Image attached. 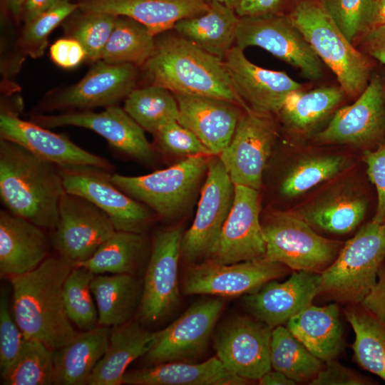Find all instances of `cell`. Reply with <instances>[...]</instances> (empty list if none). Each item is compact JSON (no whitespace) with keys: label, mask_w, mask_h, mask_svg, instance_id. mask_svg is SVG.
I'll use <instances>...</instances> for the list:
<instances>
[{"label":"cell","mask_w":385,"mask_h":385,"mask_svg":"<svg viewBox=\"0 0 385 385\" xmlns=\"http://www.w3.org/2000/svg\"><path fill=\"white\" fill-rule=\"evenodd\" d=\"M73 267L64 257L48 256L34 270L9 277L14 319L26 339L55 350L78 334L63 302V284Z\"/></svg>","instance_id":"1"},{"label":"cell","mask_w":385,"mask_h":385,"mask_svg":"<svg viewBox=\"0 0 385 385\" xmlns=\"http://www.w3.org/2000/svg\"><path fill=\"white\" fill-rule=\"evenodd\" d=\"M168 31L155 36L153 53L141 66L148 85L173 94L223 99L248 109L235 92L222 59Z\"/></svg>","instance_id":"2"},{"label":"cell","mask_w":385,"mask_h":385,"mask_svg":"<svg viewBox=\"0 0 385 385\" xmlns=\"http://www.w3.org/2000/svg\"><path fill=\"white\" fill-rule=\"evenodd\" d=\"M64 192L58 165L0 139V197L6 210L53 230Z\"/></svg>","instance_id":"3"},{"label":"cell","mask_w":385,"mask_h":385,"mask_svg":"<svg viewBox=\"0 0 385 385\" xmlns=\"http://www.w3.org/2000/svg\"><path fill=\"white\" fill-rule=\"evenodd\" d=\"M385 260V222L371 219L344 243L334 262L321 273L318 297L337 303H361Z\"/></svg>","instance_id":"4"},{"label":"cell","mask_w":385,"mask_h":385,"mask_svg":"<svg viewBox=\"0 0 385 385\" xmlns=\"http://www.w3.org/2000/svg\"><path fill=\"white\" fill-rule=\"evenodd\" d=\"M315 53L335 74L342 91L362 92L370 65L340 31L317 0H302L289 16Z\"/></svg>","instance_id":"5"},{"label":"cell","mask_w":385,"mask_h":385,"mask_svg":"<svg viewBox=\"0 0 385 385\" xmlns=\"http://www.w3.org/2000/svg\"><path fill=\"white\" fill-rule=\"evenodd\" d=\"M261 225L265 258L292 271L321 274L334 262L344 243L324 237L292 212L273 211Z\"/></svg>","instance_id":"6"},{"label":"cell","mask_w":385,"mask_h":385,"mask_svg":"<svg viewBox=\"0 0 385 385\" xmlns=\"http://www.w3.org/2000/svg\"><path fill=\"white\" fill-rule=\"evenodd\" d=\"M208 160L205 155L189 156L173 166L144 175L111 174V181L156 215L170 219L186 207L207 173Z\"/></svg>","instance_id":"7"},{"label":"cell","mask_w":385,"mask_h":385,"mask_svg":"<svg viewBox=\"0 0 385 385\" xmlns=\"http://www.w3.org/2000/svg\"><path fill=\"white\" fill-rule=\"evenodd\" d=\"M138 78V67L133 64H112L99 60L77 83L47 94L34 113L116 106L136 88Z\"/></svg>","instance_id":"8"},{"label":"cell","mask_w":385,"mask_h":385,"mask_svg":"<svg viewBox=\"0 0 385 385\" xmlns=\"http://www.w3.org/2000/svg\"><path fill=\"white\" fill-rule=\"evenodd\" d=\"M58 168L65 191L98 206L110 217L115 230L144 233L148 229L155 213L115 186L111 171L91 165Z\"/></svg>","instance_id":"9"},{"label":"cell","mask_w":385,"mask_h":385,"mask_svg":"<svg viewBox=\"0 0 385 385\" xmlns=\"http://www.w3.org/2000/svg\"><path fill=\"white\" fill-rule=\"evenodd\" d=\"M235 43L242 49L260 47L298 68L309 80L323 75L322 61L289 17L275 14L240 17Z\"/></svg>","instance_id":"10"},{"label":"cell","mask_w":385,"mask_h":385,"mask_svg":"<svg viewBox=\"0 0 385 385\" xmlns=\"http://www.w3.org/2000/svg\"><path fill=\"white\" fill-rule=\"evenodd\" d=\"M115 231L110 217L78 195L64 192L51 244L58 255L73 265L87 260Z\"/></svg>","instance_id":"11"},{"label":"cell","mask_w":385,"mask_h":385,"mask_svg":"<svg viewBox=\"0 0 385 385\" xmlns=\"http://www.w3.org/2000/svg\"><path fill=\"white\" fill-rule=\"evenodd\" d=\"M206 175L194 221L181 242V257L190 263L207 257L234 200L235 185L218 155L209 158Z\"/></svg>","instance_id":"12"},{"label":"cell","mask_w":385,"mask_h":385,"mask_svg":"<svg viewBox=\"0 0 385 385\" xmlns=\"http://www.w3.org/2000/svg\"><path fill=\"white\" fill-rule=\"evenodd\" d=\"M183 235L181 227L159 230L154 235L138 309L146 322L164 318L180 303L178 271Z\"/></svg>","instance_id":"13"},{"label":"cell","mask_w":385,"mask_h":385,"mask_svg":"<svg viewBox=\"0 0 385 385\" xmlns=\"http://www.w3.org/2000/svg\"><path fill=\"white\" fill-rule=\"evenodd\" d=\"M292 272L285 265L269 261L265 257L232 264L207 260L187 270L183 288L186 294L244 296Z\"/></svg>","instance_id":"14"},{"label":"cell","mask_w":385,"mask_h":385,"mask_svg":"<svg viewBox=\"0 0 385 385\" xmlns=\"http://www.w3.org/2000/svg\"><path fill=\"white\" fill-rule=\"evenodd\" d=\"M30 120L47 128H87L102 136L112 149L121 155L146 163H150L154 158L145 130L123 108L117 106L107 107L100 112L86 110L58 114L34 113Z\"/></svg>","instance_id":"15"},{"label":"cell","mask_w":385,"mask_h":385,"mask_svg":"<svg viewBox=\"0 0 385 385\" xmlns=\"http://www.w3.org/2000/svg\"><path fill=\"white\" fill-rule=\"evenodd\" d=\"M224 307L220 298L196 302L180 317L157 332L155 342L145 355L155 364L169 361L194 362L205 351Z\"/></svg>","instance_id":"16"},{"label":"cell","mask_w":385,"mask_h":385,"mask_svg":"<svg viewBox=\"0 0 385 385\" xmlns=\"http://www.w3.org/2000/svg\"><path fill=\"white\" fill-rule=\"evenodd\" d=\"M316 138L322 143L354 145L364 153L385 143V98L380 78L374 76L353 104L339 109Z\"/></svg>","instance_id":"17"},{"label":"cell","mask_w":385,"mask_h":385,"mask_svg":"<svg viewBox=\"0 0 385 385\" xmlns=\"http://www.w3.org/2000/svg\"><path fill=\"white\" fill-rule=\"evenodd\" d=\"M272 328L253 317L236 316L218 329L214 339L216 356L234 374L258 380L270 371Z\"/></svg>","instance_id":"18"},{"label":"cell","mask_w":385,"mask_h":385,"mask_svg":"<svg viewBox=\"0 0 385 385\" xmlns=\"http://www.w3.org/2000/svg\"><path fill=\"white\" fill-rule=\"evenodd\" d=\"M260 215L258 190L235 185L231 210L207 260L232 264L265 258L266 242Z\"/></svg>","instance_id":"19"},{"label":"cell","mask_w":385,"mask_h":385,"mask_svg":"<svg viewBox=\"0 0 385 385\" xmlns=\"http://www.w3.org/2000/svg\"><path fill=\"white\" fill-rule=\"evenodd\" d=\"M276 134L267 115L245 110L230 143L218 155L234 185L260 188Z\"/></svg>","instance_id":"20"},{"label":"cell","mask_w":385,"mask_h":385,"mask_svg":"<svg viewBox=\"0 0 385 385\" xmlns=\"http://www.w3.org/2000/svg\"><path fill=\"white\" fill-rule=\"evenodd\" d=\"M367 187L359 182L339 183L292 212L317 232L346 235L361 224L376 200Z\"/></svg>","instance_id":"21"},{"label":"cell","mask_w":385,"mask_h":385,"mask_svg":"<svg viewBox=\"0 0 385 385\" xmlns=\"http://www.w3.org/2000/svg\"><path fill=\"white\" fill-rule=\"evenodd\" d=\"M0 138L21 145L41 159L63 165H91L112 171V164L72 142L66 135L56 133L19 113L1 108Z\"/></svg>","instance_id":"22"},{"label":"cell","mask_w":385,"mask_h":385,"mask_svg":"<svg viewBox=\"0 0 385 385\" xmlns=\"http://www.w3.org/2000/svg\"><path fill=\"white\" fill-rule=\"evenodd\" d=\"M243 50L235 45L223 59L235 92L254 112L267 115L279 113L287 96L301 90L302 86L284 72L254 64Z\"/></svg>","instance_id":"23"},{"label":"cell","mask_w":385,"mask_h":385,"mask_svg":"<svg viewBox=\"0 0 385 385\" xmlns=\"http://www.w3.org/2000/svg\"><path fill=\"white\" fill-rule=\"evenodd\" d=\"M321 274L292 271L283 282L272 279L257 291L244 295L247 311L272 329L286 324L318 297Z\"/></svg>","instance_id":"24"},{"label":"cell","mask_w":385,"mask_h":385,"mask_svg":"<svg viewBox=\"0 0 385 385\" xmlns=\"http://www.w3.org/2000/svg\"><path fill=\"white\" fill-rule=\"evenodd\" d=\"M174 95L179 108L178 122L192 131L211 155H219L230 143L245 109L223 99Z\"/></svg>","instance_id":"25"},{"label":"cell","mask_w":385,"mask_h":385,"mask_svg":"<svg viewBox=\"0 0 385 385\" xmlns=\"http://www.w3.org/2000/svg\"><path fill=\"white\" fill-rule=\"evenodd\" d=\"M78 9L125 16L144 25L154 36L173 29L179 21L209 9L206 0H78Z\"/></svg>","instance_id":"26"},{"label":"cell","mask_w":385,"mask_h":385,"mask_svg":"<svg viewBox=\"0 0 385 385\" xmlns=\"http://www.w3.org/2000/svg\"><path fill=\"white\" fill-rule=\"evenodd\" d=\"M43 228L6 210L0 211V274L11 277L36 268L49 252Z\"/></svg>","instance_id":"27"},{"label":"cell","mask_w":385,"mask_h":385,"mask_svg":"<svg viewBox=\"0 0 385 385\" xmlns=\"http://www.w3.org/2000/svg\"><path fill=\"white\" fill-rule=\"evenodd\" d=\"M250 381L228 371L217 356L201 362L169 361L126 371L127 385H242Z\"/></svg>","instance_id":"28"},{"label":"cell","mask_w":385,"mask_h":385,"mask_svg":"<svg viewBox=\"0 0 385 385\" xmlns=\"http://www.w3.org/2000/svg\"><path fill=\"white\" fill-rule=\"evenodd\" d=\"M286 327L323 362L336 359L344 348V329L337 302L323 307L312 304L292 317Z\"/></svg>","instance_id":"29"},{"label":"cell","mask_w":385,"mask_h":385,"mask_svg":"<svg viewBox=\"0 0 385 385\" xmlns=\"http://www.w3.org/2000/svg\"><path fill=\"white\" fill-rule=\"evenodd\" d=\"M157 332L128 321L111 328L107 349L95 367L88 385H120L129 364L145 356L154 345Z\"/></svg>","instance_id":"30"},{"label":"cell","mask_w":385,"mask_h":385,"mask_svg":"<svg viewBox=\"0 0 385 385\" xmlns=\"http://www.w3.org/2000/svg\"><path fill=\"white\" fill-rule=\"evenodd\" d=\"M111 332L109 327L98 325L53 350V384H88L107 349Z\"/></svg>","instance_id":"31"},{"label":"cell","mask_w":385,"mask_h":385,"mask_svg":"<svg viewBox=\"0 0 385 385\" xmlns=\"http://www.w3.org/2000/svg\"><path fill=\"white\" fill-rule=\"evenodd\" d=\"M207 11L179 21L173 29L180 36L221 59L235 43L240 17L232 6L217 1Z\"/></svg>","instance_id":"32"},{"label":"cell","mask_w":385,"mask_h":385,"mask_svg":"<svg viewBox=\"0 0 385 385\" xmlns=\"http://www.w3.org/2000/svg\"><path fill=\"white\" fill-rule=\"evenodd\" d=\"M91 292L98 314V325L116 327L130 321L138 310L143 280L129 274H95Z\"/></svg>","instance_id":"33"},{"label":"cell","mask_w":385,"mask_h":385,"mask_svg":"<svg viewBox=\"0 0 385 385\" xmlns=\"http://www.w3.org/2000/svg\"><path fill=\"white\" fill-rule=\"evenodd\" d=\"M150 252L143 233L115 230L86 261L74 264L95 274H136L148 262Z\"/></svg>","instance_id":"34"},{"label":"cell","mask_w":385,"mask_h":385,"mask_svg":"<svg viewBox=\"0 0 385 385\" xmlns=\"http://www.w3.org/2000/svg\"><path fill=\"white\" fill-rule=\"evenodd\" d=\"M354 332V361L385 382V324L361 303L346 304L344 310Z\"/></svg>","instance_id":"35"},{"label":"cell","mask_w":385,"mask_h":385,"mask_svg":"<svg viewBox=\"0 0 385 385\" xmlns=\"http://www.w3.org/2000/svg\"><path fill=\"white\" fill-rule=\"evenodd\" d=\"M155 41V36L144 25L132 18L118 16L101 60L141 67L153 53Z\"/></svg>","instance_id":"36"},{"label":"cell","mask_w":385,"mask_h":385,"mask_svg":"<svg viewBox=\"0 0 385 385\" xmlns=\"http://www.w3.org/2000/svg\"><path fill=\"white\" fill-rule=\"evenodd\" d=\"M324 363L312 354L284 325L272 329L270 364L296 383L308 382L317 375Z\"/></svg>","instance_id":"37"},{"label":"cell","mask_w":385,"mask_h":385,"mask_svg":"<svg viewBox=\"0 0 385 385\" xmlns=\"http://www.w3.org/2000/svg\"><path fill=\"white\" fill-rule=\"evenodd\" d=\"M123 109L144 130L153 135L163 125L178 121L179 116L175 95L155 85L133 89L125 99Z\"/></svg>","instance_id":"38"},{"label":"cell","mask_w":385,"mask_h":385,"mask_svg":"<svg viewBox=\"0 0 385 385\" xmlns=\"http://www.w3.org/2000/svg\"><path fill=\"white\" fill-rule=\"evenodd\" d=\"M341 88L324 87L309 92H292L279 113L284 122L297 130H307L325 118L342 101Z\"/></svg>","instance_id":"39"},{"label":"cell","mask_w":385,"mask_h":385,"mask_svg":"<svg viewBox=\"0 0 385 385\" xmlns=\"http://www.w3.org/2000/svg\"><path fill=\"white\" fill-rule=\"evenodd\" d=\"M346 158L340 155H312L295 163L282 180L280 190L294 197L341 173L347 168Z\"/></svg>","instance_id":"40"},{"label":"cell","mask_w":385,"mask_h":385,"mask_svg":"<svg viewBox=\"0 0 385 385\" xmlns=\"http://www.w3.org/2000/svg\"><path fill=\"white\" fill-rule=\"evenodd\" d=\"M53 371V350L26 339L19 356L1 375L4 385H51Z\"/></svg>","instance_id":"41"},{"label":"cell","mask_w":385,"mask_h":385,"mask_svg":"<svg viewBox=\"0 0 385 385\" xmlns=\"http://www.w3.org/2000/svg\"><path fill=\"white\" fill-rule=\"evenodd\" d=\"M117 16L78 9L63 23L67 37L78 41L86 53V60L95 63L101 58L103 49L113 30Z\"/></svg>","instance_id":"42"},{"label":"cell","mask_w":385,"mask_h":385,"mask_svg":"<svg viewBox=\"0 0 385 385\" xmlns=\"http://www.w3.org/2000/svg\"><path fill=\"white\" fill-rule=\"evenodd\" d=\"M95 274L73 265L63 284V302L71 322L80 329L88 331L98 325V309L92 297L91 281Z\"/></svg>","instance_id":"43"},{"label":"cell","mask_w":385,"mask_h":385,"mask_svg":"<svg viewBox=\"0 0 385 385\" xmlns=\"http://www.w3.org/2000/svg\"><path fill=\"white\" fill-rule=\"evenodd\" d=\"M78 9L76 1L59 0L50 9L24 24L16 41L21 54L33 58L43 55L51 32Z\"/></svg>","instance_id":"44"},{"label":"cell","mask_w":385,"mask_h":385,"mask_svg":"<svg viewBox=\"0 0 385 385\" xmlns=\"http://www.w3.org/2000/svg\"><path fill=\"white\" fill-rule=\"evenodd\" d=\"M346 38L352 43L380 19L379 0H318Z\"/></svg>","instance_id":"45"},{"label":"cell","mask_w":385,"mask_h":385,"mask_svg":"<svg viewBox=\"0 0 385 385\" xmlns=\"http://www.w3.org/2000/svg\"><path fill=\"white\" fill-rule=\"evenodd\" d=\"M154 136L160 148L170 153L186 157L211 155L197 137L178 121L163 125Z\"/></svg>","instance_id":"46"},{"label":"cell","mask_w":385,"mask_h":385,"mask_svg":"<svg viewBox=\"0 0 385 385\" xmlns=\"http://www.w3.org/2000/svg\"><path fill=\"white\" fill-rule=\"evenodd\" d=\"M26 338L12 318L6 290L0 296V368L5 372L21 353Z\"/></svg>","instance_id":"47"},{"label":"cell","mask_w":385,"mask_h":385,"mask_svg":"<svg viewBox=\"0 0 385 385\" xmlns=\"http://www.w3.org/2000/svg\"><path fill=\"white\" fill-rule=\"evenodd\" d=\"M366 175L375 189L376 205L371 218L376 222H385V143L373 151L364 153Z\"/></svg>","instance_id":"48"},{"label":"cell","mask_w":385,"mask_h":385,"mask_svg":"<svg viewBox=\"0 0 385 385\" xmlns=\"http://www.w3.org/2000/svg\"><path fill=\"white\" fill-rule=\"evenodd\" d=\"M373 379L367 377L336 359L324 363L317 375L309 383L310 385H373Z\"/></svg>","instance_id":"49"},{"label":"cell","mask_w":385,"mask_h":385,"mask_svg":"<svg viewBox=\"0 0 385 385\" xmlns=\"http://www.w3.org/2000/svg\"><path fill=\"white\" fill-rule=\"evenodd\" d=\"M51 61L64 69H72L86 60V53L82 45L76 39L65 37L56 41L49 48Z\"/></svg>","instance_id":"50"},{"label":"cell","mask_w":385,"mask_h":385,"mask_svg":"<svg viewBox=\"0 0 385 385\" xmlns=\"http://www.w3.org/2000/svg\"><path fill=\"white\" fill-rule=\"evenodd\" d=\"M361 304L385 324V260L377 273V279Z\"/></svg>","instance_id":"51"},{"label":"cell","mask_w":385,"mask_h":385,"mask_svg":"<svg viewBox=\"0 0 385 385\" xmlns=\"http://www.w3.org/2000/svg\"><path fill=\"white\" fill-rule=\"evenodd\" d=\"M282 0H238L233 8L239 17L274 14Z\"/></svg>","instance_id":"52"},{"label":"cell","mask_w":385,"mask_h":385,"mask_svg":"<svg viewBox=\"0 0 385 385\" xmlns=\"http://www.w3.org/2000/svg\"><path fill=\"white\" fill-rule=\"evenodd\" d=\"M368 31L366 41L370 53L385 65V15Z\"/></svg>","instance_id":"53"},{"label":"cell","mask_w":385,"mask_h":385,"mask_svg":"<svg viewBox=\"0 0 385 385\" xmlns=\"http://www.w3.org/2000/svg\"><path fill=\"white\" fill-rule=\"evenodd\" d=\"M26 0H0L1 21L18 25Z\"/></svg>","instance_id":"54"},{"label":"cell","mask_w":385,"mask_h":385,"mask_svg":"<svg viewBox=\"0 0 385 385\" xmlns=\"http://www.w3.org/2000/svg\"><path fill=\"white\" fill-rule=\"evenodd\" d=\"M59 0H26L21 21L25 24L54 6Z\"/></svg>","instance_id":"55"},{"label":"cell","mask_w":385,"mask_h":385,"mask_svg":"<svg viewBox=\"0 0 385 385\" xmlns=\"http://www.w3.org/2000/svg\"><path fill=\"white\" fill-rule=\"evenodd\" d=\"M260 385H294L297 383L282 372L271 369L258 380Z\"/></svg>","instance_id":"56"},{"label":"cell","mask_w":385,"mask_h":385,"mask_svg":"<svg viewBox=\"0 0 385 385\" xmlns=\"http://www.w3.org/2000/svg\"><path fill=\"white\" fill-rule=\"evenodd\" d=\"M207 2H210V1H219L220 3H222L228 6H232L233 7L234 5L235 4V3L238 1V0H206Z\"/></svg>","instance_id":"57"},{"label":"cell","mask_w":385,"mask_h":385,"mask_svg":"<svg viewBox=\"0 0 385 385\" xmlns=\"http://www.w3.org/2000/svg\"><path fill=\"white\" fill-rule=\"evenodd\" d=\"M380 17L385 15V0H379Z\"/></svg>","instance_id":"58"},{"label":"cell","mask_w":385,"mask_h":385,"mask_svg":"<svg viewBox=\"0 0 385 385\" xmlns=\"http://www.w3.org/2000/svg\"><path fill=\"white\" fill-rule=\"evenodd\" d=\"M72 1H77L78 0H72Z\"/></svg>","instance_id":"59"}]
</instances>
